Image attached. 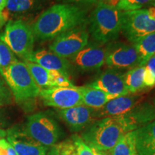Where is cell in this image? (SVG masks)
<instances>
[{
    "instance_id": "1",
    "label": "cell",
    "mask_w": 155,
    "mask_h": 155,
    "mask_svg": "<svg viewBox=\"0 0 155 155\" xmlns=\"http://www.w3.org/2000/svg\"><path fill=\"white\" fill-rule=\"evenodd\" d=\"M86 21V12L79 7L70 4H58L43 12L31 28L35 39L45 41L82 26Z\"/></svg>"
},
{
    "instance_id": "2",
    "label": "cell",
    "mask_w": 155,
    "mask_h": 155,
    "mask_svg": "<svg viewBox=\"0 0 155 155\" xmlns=\"http://www.w3.org/2000/svg\"><path fill=\"white\" fill-rule=\"evenodd\" d=\"M130 130L123 115L109 116L88 126L81 138L93 150L111 152L120 139Z\"/></svg>"
},
{
    "instance_id": "3",
    "label": "cell",
    "mask_w": 155,
    "mask_h": 155,
    "mask_svg": "<svg viewBox=\"0 0 155 155\" xmlns=\"http://www.w3.org/2000/svg\"><path fill=\"white\" fill-rule=\"evenodd\" d=\"M121 15L117 7L98 3L89 18V32L94 41L106 44L117 38L121 31Z\"/></svg>"
},
{
    "instance_id": "4",
    "label": "cell",
    "mask_w": 155,
    "mask_h": 155,
    "mask_svg": "<svg viewBox=\"0 0 155 155\" xmlns=\"http://www.w3.org/2000/svg\"><path fill=\"white\" fill-rule=\"evenodd\" d=\"M0 74L5 79L17 103H23L36 98L41 88L39 87L24 62L17 61L8 67L0 68Z\"/></svg>"
},
{
    "instance_id": "5",
    "label": "cell",
    "mask_w": 155,
    "mask_h": 155,
    "mask_svg": "<svg viewBox=\"0 0 155 155\" xmlns=\"http://www.w3.org/2000/svg\"><path fill=\"white\" fill-rule=\"evenodd\" d=\"M35 40L31 26L21 19L7 22L0 35V40L24 61L33 52Z\"/></svg>"
},
{
    "instance_id": "6",
    "label": "cell",
    "mask_w": 155,
    "mask_h": 155,
    "mask_svg": "<svg viewBox=\"0 0 155 155\" xmlns=\"http://www.w3.org/2000/svg\"><path fill=\"white\" fill-rule=\"evenodd\" d=\"M25 131L31 138L45 147L54 146L61 135V129L55 120L42 112L28 116Z\"/></svg>"
},
{
    "instance_id": "7",
    "label": "cell",
    "mask_w": 155,
    "mask_h": 155,
    "mask_svg": "<svg viewBox=\"0 0 155 155\" xmlns=\"http://www.w3.org/2000/svg\"><path fill=\"white\" fill-rule=\"evenodd\" d=\"M121 32L132 43L147 35L155 32V19L147 9L122 12Z\"/></svg>"
},
{
    "instance_id": "8",
    "label": "cell",
    "mask_w": 155,
    "mask_h": 155,
    "mask_svg": "<svg viewBox=\"0 0 155 155\" xmlns=\"http://www.w3.org/2000/svg\"><path fill=\"white\" fill-rule=\"evenodd\" d=\"M89 35L84 26L68 31L54 39L50 45V50L64 58H73L86 47Z\"/></svg>"
},
{
    "instance_id": "9",
    "label": "cell",
    "mask_w": 155,
    "mask_h": 155,
    "mask_svg": "<svg viewBox=\"0 0 155 155\" xmlns=\"http://www.w3.org/2000/svg\"><path fill=\"white\" fill-rule=\"evenodd\" d=\"M39 96L45 106L61 110L83 105L82 94L79 87H51L42 88Z\"/></svg>"
},
{
    "instance_id": "10",
    "label": "cell",
    "mask_w": 155,
    "mask_h": 155,
    "mask_svg": "<svg viewBox=\"0 0 155 155\" xmlns=\"http://www.w3.org/2000/svg\"><path fill=\"white\" fill-rule=\"evenodd\" d=\"M105 63L111 69H128L139 66V55L134 45L114 43L106 48Z\"/></svg>"
},
{
    "instance_id": "11",
    "label": "cell",
    "mask_w": 155,
    "mask_h": 155,
    "mask_svg": "<svg viewBox=\"0 0 155 155\" xmlns=\"http://www.w3.org/2000/svg\"><path fill=\"white\" fill-rule=\"evenodd\" d=\"M87 86L102 91L114 98L129 94L125 85L124 74L111 68L102 73Z\"/></svg>"
},
{
    "instance_id": "12",
    "label": "cell",
    "mask_w": 155,
    "mask_h": 155,
    "mask_svg": "<svg viewBox=\"0 0 155 155\" xmlns=\"http://www.w3.org/2000/svg\"><path fill=\"white\" fill-rule=\"evenodd\" d=\"M7 137L17 155H46L47 147L31 138L25 130L11 129L7 132Z\"/></svg>"
},
{
    "instance_id": "13",
    "label": "cell",
    "mask_w": 155,
    "mask_h": 155,
    "mask_svg": "<svg viewBox=\"0 0 155 155\" xmlns=\"http://www.w3.org/2000/svg\"><path fill=\"white\" fill-rule=\"evenodd\" d=\"M58 116L73 131L83 130L96 119L95 109L84 105L58 111Z\"/></svg>"
},
{
    "instance_id": "14",
    "label": "cell",
    "mask_w": 155,
    "mask_h": 155,
    "mask_svg": "<svg viewBox=\"0 0 155 155\" xmlns=\"http://www.w3.org/2000/svg\"><path fill=\"white\" fill-rule=\"evenodd\" d=\"M106 53V48L96 45L88 46L71 58V61L80 70L92 71L100 68L105 63Z\"/></svg>"
},
{
    "instance_id": "15",
    "label": "cell",
    "mask_w": 155,
    "mask_h": 155,
    "mask_svg": "<svg viewBox=\"0 0 155 155\" xmlns=\"http://www.w3.org/2000/svg\"><path fill=\"white\" fill-rule=\"evenodd\" d=\"M25 61L32 62L48 71H56L67 77L69 76L68 73L71 68L69 61L66 58H62L50 50L45 49L33 50Z\"/></svg>"
},
{
    "instance_id": "16",
    "label": "cell",
    "mask_w": 155,
    "mask_h": 155,
    "mask_svg": "<svg viewBox=\"0 0 155 155\" xmlns=\"http://www.w3.org/2000/svg\"><path fill=\"white\" fill-rule=\"evenodd\" d=\"M139 98L136 96H122L109 101L103 107L95 109L96 118L117 116L127 114L137 105Z\"/></svg>"
},
{
    "instance_id": "17",
    "label": "cell",
    "mask_w": 155,
    "mask_h": 155,
    "mask_svg": "<svg viewBox=\"0 0 155 155\" xmlns=\"http://www.w3.org/2000/svg\"><path fill=\"white\" fill-rule=\"evenodd\" d=\"M40 4L41 0H8L1 15L4 24L12 20H22L23 17L38 9Z\"/></svg>"
},
{
    "instance_id": "18",
    "label": "cell",
    "mask_w": 155,
    "mask_h": 155,
    "mask_svg": "<svg viewBox=\"0 0 155 155\" xmlns=\"http://www.w3.org/2000/svg\"><path fill=\"white\" fill-rule=\"evenodd\" d=\"M135 141L139 155H155V120L136 129Z\"/></svg>"
},
{
    "instance_id": "19",
    "label": "cell",
    "mask_w": 155,
    "mask_h": 155,
    "mask_svg": "<svg viewBox=\"0 0 155 155\" xmlns=\"http://www.w3.org/2000/svg\"><path fill=\"white\" fill-rule=\"evenodd\" d=\"M131 131H134L155 119V108L148 104L135 106L131 111L123 114Z\"/></svg>"
},
{
    "instance_id": "20",
    "label": "cell",
    "mask_w": 155,
    "mask_h": 155,
    "mask_svg": "<svg viewBox=\"0 0 155 155\" xmlns=\"http://www.w3.org/2000/svg\"><path fill=\"white\" fill-rule=\"evenodd\" d=\"M79 89L82 94L83 105L94 109L103 107L109 101L115 98L102 91L87 86L79 87Z\"/></svg>"
},
{
    "instance_id": "21",
    "label": "cell",
    "mask_w": 155,
    "mask_h": 155,
    "mask_svg": "<svg viewBox=\"0 0 155 155\" xmlns=\"http://www.w3.org/2000/svg\"><path fill=\"white\" fill-rule=\"evenodd\" d=\"M132 44L139 55V66H145L147 61L155 55V32L143 37Z\"/></svg>"
},
{
    "instance_id": "22",
    "label": "cell",
    "mask_w": 155,
    "mask_h": 155,
    "mask_svg": "<svg viewBox=\"0 0 155 155\" xmlns=\"http://www.w3.org/2000/svg\"><path fill=\"white\" fill-rule=\"evenodd\" d=\"M144 66H137L124 74V82L129 94H135L146 88L144 83Z\"/></svg>"
},
{
    "instance_id": "23",
    "label": "cell",
    "mask_w": 155,
    "mask_h": 155,
    "mask_svg": "<svg viewBox=\"0 0 155 155\" xmlns=\"http://www.w3.org/2000/svg\"><path fill=\"white\" fill-rule=\"evenodd\" d=\"M110 153L111 155H139L136 148L135 130L125 134Z\"/></svg>"
},
{
    "instance_id": "24",
    "label": "cell",
    "mask_w": 155,
    "mask_h": 155,
    "mask_svg": "<svg viewBox=\"0 0 155 155\" xmlns=\"http://www.w3.org/2000/svg\"><path fill=\"white\" fill-rule=\"evenodd\" d=\"M24 63L28 66L34 81L40 88L54 87L53 83L50 77V71L32 62L25 61Z\"/></svg>"
},
{
    "instance_id": "25",
    "label": "cell",
    "mask_w": 155,
    "mask_h": 155,
    "mask_svg": "<svg viewBox=\"0 0 155 155\" xmlns=\"http://www.w3.org/2000/svg\"><path fill=\"white\" fill-rule=\"evenodd\" d=\"M155 0H119L117 8L121 11L127 12L141 9L144 6L152 5Z\"/></svg>"
},
{
    "instance_id": "26",
    "label": "cell",
    "mask_w": 155,
    "mask_h": 155,
    "mask_svg": "<svg viewBox=\"0 0 155 155\" xmlns=\"http://www.w3.org/2000/svg\"><path fill=\"white\" fill-rule=\"evenodd\" d=\"M144 83L146 88L155 86V55L145 65Z\"/></svg>"
},
{
    "instance_id": "27",
    "label": "cell",
    "mask_w": 155,
    "mask_h": 155,
    "mask_svg": "<svg viewBox=\"0 0 155 155\" xmlns=\"http://www.w3.org/2000/svg\"><path fill=\"white\" fill-rule=\"evenodd\" d=\"M12 93L2 77L0 76V106L10 105L13 101Z\"/></svg>"
},
{
    "instance_id": "28",
    "label": "cell",
    "mask_w": 155,
    "mask_h": 155,
    "mask_svg": "<svg viewBox=\"0 0 155 155\" xmlns=\"http://www.w3.org/2000/svg\"><path fill=\"white\" fill-rule=\"evenodd\" d=\"M71 139L75 145L77 155H96L94 150L86 144L80 136L73 134Z\"/></svg>"
},
{
    "instance_id": "29",
    "label": "cell",
    "mask_w": 155,
    "mask_h": 155,
    "mask_svg": "<svg viewBox=\"0 0 155 155\" xmlns=\"http://www.w3.org/2000/svg\"><path fill=\"white\" fill-rule=\"evenodd\" d=\"M50 77L53 81L54 87H73V83L67 77L61 72L56 71H50Z\"/></svg>"
},
{
    "instance_id": "30",
    "label": "cell",
    "mask_w": 155,
    "mask_h": 155,
    "mask_svg": "<svg viewBox=\"0 0 155 155\" xmlns=\"http://www.w3.org/2000/svg\"><path fill=\"white\" fill-rule=\"evenodd\" d=\"M55 146L59 155H77L76 150L72 139H67L60 144H55Z\"/></svg>"
},
{
    "instance_id": "31",
    "label": "cell",
    "mask_w": 155,
    "mask_h": 155,
    "mask_svg": "<svg viewBox=\"0 0 155 155\" xmlns=\"http://www.w3.org/2000/svg\"><path fill=\"white\" fill-rule=\"evenodd\" d=\"M0 155H17L13 147L5 139H0Z\"/></svg>"
},
{
    "instance_id": "32",
    "label": "cell",
    "mask_w": 155,
    "mask_h": 155,
    "mask_svg": "<svg viewBox=\"0 0 155 155\" xmlns=\"http://www.w3.org/2000/svg\"><path fill=\"white\" fill-rule=\"evenodd\" d=\"M98 3H101L104 4V5L116 7L118 4H119V0H98Z\"/></svg>"
},
{
    "instance_id": "33",
    "label": "cell",
    "mask_w": 155,
    "mask_h": 155,
    "mask_svg": "<svg viewBox=\"0 0 155 155\" xmlns=\"http://www.w3.org/2000/svg\"><path fill=\"white\" fill-rule=\"evenodd\" d=\"M59 1L63 2L65 3H77V4H83V3H91L94 2L96 0H59Z\"/></svg>"
},
{
    "instance_id": "34",
    "label": "cell",
    "mask_w": 155,
    "mask_h": 155,
    "mask_svg": "<svg viewBox=\"0 0 155 155\" xmlns=\"http://www.w3.org/2000/svg\"><path fill=\"white\" fill-rule=\"evenodd\" d=\"M46 155H59L58 152V150L56 149V147L55 145L53 147H51V149H50L49 152L48 153H46Z\"/></svg>"
},
{
    "instance_id": "35",
    "label": "cell",
    "mask_w": 155,
    "mask_h": 155,
    "mask_svg": "<svg viewBox=\"0 0 155 155\" xmlns=\"http://www.w3.org/2000/svg\"><path fill=\"white\" fill-rule=\"evenodd\" d=\"M7 2H8V0H0V15H2V12L7 6Z\"/></svg>"
},
{
    "instance_id": "36",
    "label": "cell",
    "mask_w": 155,
    "mask_h": 155,
    "mask_svg": "<svg viewBox=\"0 0 155 155\" xmlns=\"http://www.w3.org/2000/svg\"><path fill=\"white\" fill-rule=\"evenodd\" d=\"M94 151L96 155H111L109 154L108 152H103V151H97L95 150H94Z\"/></svg>"
},
{
    "instance_id": "37",
    "label": "cell",
    "mask_w": 155,
    "mask_h": 155,
    "mask_svg": "<svg viewBox=\"0 0 155 155\" xmlns=\"http://www.w3.org/2000/svg\"><path fill=\"white\" fill-rule=\"evenodd\" d=\"M4 25V22H3V20H2V16L0 15V28H1L2 26Z\"/></svg>"
},
{
    "instance_id": "38",
    "label": "cell",
    "mask_w": 155,
    "mask_h": 155,
    "mask_svg": "<svg viewBox=\"0 0 155 155\" xmlns=\"http://www.w3.org/2000/svg\"><path fill=\"white\" fill-rule=\"evenodd\" d=\"M1 64H2V57H1V54H0V68H1Z\"/></svg>"
},
{
    "instance_id": "39",
    "label": "cell",
    "mask_w": 155,
    "mask_h": 155,
    "mask_svg": "<svg viewBox=\"0 0 155 155\" xmlns=\"http://www.w3.org/2000/svg\"><path fill=\"white\" fill-rule=\"evenodd\" d=\"M152 5H153V6H154V7H155V1L154 2V3H153Z\"/></svg>"
},
{
    "instance_id": "40",
    "label": "cell",
    "mask_w": 155,
    "mask_h": 155,
    "mask_svg": "<svg viewBox=\"0 0 155 155\" xmlns=\"http://www.w3.org/2000/svg\"><path fill=\"white\" fill-rule=\"evenodd\" d=\"M0 121H1V116H0Z\"/></svg>"
}]
</instances>
